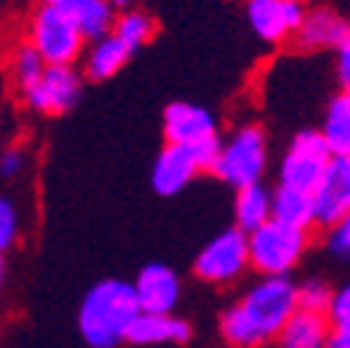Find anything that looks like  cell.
Wrapping results in <instances>:
<instances>
[{"instance_id":"44dd1931","label":"cell","mask_w":350,"mask_h":348,"mask_svg":"<svg viewBox=\"0 0 350 348\" xmlns=\"http://www.w3.org/2000/svg\"><path fill=\"white\" fill-rule=\"evenodd\" d=\"M9 81H12V90L23 98L31 86L39 81V75L45 73L48 62L42 59V53L31 45V42H20V45H14V51L9 53Z\"/></svg>"},{"instance_id":"f546056e","label":"cell","mask_w":350,"mask_h":348,"mask_svg":"<svg viewBox=\"0 0 350 348\" xmlns=\"http://www.w3.org/2000/svg\"><path fill=\"white\" fill-rule=\"evenodd\" d=\"M325 348H350V329H334Z\"/></svg>"},{"instance_id":"484cf974","label":"cell","mask_w":350,"mask_h":348,"mask_svg":"<svg viewBox=\"0 0 350 348\" xmlns=\"http://www.w3.org/2000/svg\"><path fill=\"white\" fill-rule=\"evenodd\" d=\"M28 170V151L23 145H6L0 151V179H20Z\"/></svg>"},{"instance_id":"7c38bea8","label":"cell","mask_w":350,"mask_h":348,"mask_svg":"<svg viewBox=\"0 0 350 348\" xmlns=\"http://www.w3.org/2000/svg\"><path fill=\"white\" fill-rule=\"evenodd\" d=\"M203 170L200 159L195 156V151L184 148V145H172L167 142L156 162H153V170H150V187L153 192H159L161 198H172L184 192L195 179L198 173Z\"/></svg>"},{"instance_id":"4dcf8cb0","label":"cell","mask_w":350,"mask_h":348,"mask_svg":"<svg viewBox=\"0 0 350 348\" xmlns=\"http://www.w3.org/2000/svg\"><path fill=\"white\" fill-rule=\"evenodd\" d=\"M42 6H59V9H72L75 3H81V0H39Z\"/></svg>"},{"instance_id":"603a6c76","label":"cell","mask_w":350,"mask_h":348,"mask_svg":"<svg viewBox=\"0 0 350 348\" xmlns=\"http://www.w3.org/2000/svg\"><path fill=\"white\" fill-rule=\"evenodd\" d=\"M114 34L125 42V45L131 48V51H139V48H145L148 42L156 36V20H153V14H148L145 9H125V12H120L117 14V23H114Z\"/></svg>"},{"instance_id":"8992f818","label":"cell","mask_w":350,"mask_h":348,"mask_svg":"<svg viewBox=\"0 0 350 348\" xmlns=\"http://www.w3.org/2000/svg\"><path fill=\"white\" fill-rule=\"evenodd\" d=\"M161 128H164L167 142L195 151L203 170H211L217 153H220L223 137H220L214 114L206 106L192 103V101H172L161 114Z\"/></svg>"},{"instance_id":"ac0fdd59","label":"cell","mask_w":350,"mask_h":348,"mask_svg":"<svg viewBox=\"0 0 350 348\" xmlns=\"http://www.w3.org/2000/svg\"><path fill=\"white\" fill-rule=\"evenodd\" d=\"M267 221H273V190H267L261 182L237 190V198H234V223H237V229L250 234L258 226H265Z\"/></svg>"},{"instance_id":"4316f807","label":"cell","mask_w":350,"mask_h":348,"mask_svg":"<svg viewBox=\"0 0 350 348\" xmlns=\"http://www.w3.org/2000/svg\"><path fill=\"white\" fill-rule=\"evenodd\" d=\"M328 321L334 329H350V282L342 284L339 290H334L331 307H328Z\"/></svg>"},{"instance_id":"d6986e66","label":"cell","mask_w":350,"mask_h":348,"mask_svg":"<svg viewBox=\"0 0 350 348\" xmlns=\"http://www.w3.org/2000/svg\"><path fill=\"white\" fill-rule=\"evenodd\" d=\"M320 132L334 156H350V90H342L328 101Z\"/></svg>"},{"instance_id":"9a60e30c","label":"cell","mask_w":350,"mask_h":348,"mask_svg":"<svg viewBox=\"0 0 350 348\" xmlns=\"http://www.w3.org/2000/svg\"><path fill=\"white\" fill-rule=\"evenodd\" d=\"M192 340L189 321L178 315H159V312H142L137 323L131 326L128 345L137 348H159V345H187Z\"/></svg>"},{"instance_id":"6da1fadb","label":"cell","mask_w":350,"mask_h":348,"mask_svg":"<svg viewBox=\"0 0 350 348\" xmlns=\"http://www.w3.org/2000/svg\"><path fill=\"white\" fill-rule=\"evenodd\" d=\"M297 307V284L289 276H258L220 315V337L228 348H267Z\"/></svg>"},{"instance_id":"2e32d148","label":"cell","mask_w":350,"mask_h":348,"mask_svg":"<svg viewBox=\"0 0 350 348\" xmlns=\"http://www.w3.org/2000/svg\"><path fill=\"white\" fill-rule=\"evenodd\" d=\"M131 56H134V51H131L125 42L111 31V34H106L100 39H92L90 45H86V53L81 59V73H83L86 81L100 84V81L114 78L128 64Z\"/></svg>"},{"instance_id":"7402d4cb","label":"cell","mask_w":350,"mask_h":348,"mask_svg":"<svg viewBox=\"0 0 350 348\" xmlns=\"http://www.w3.org/2000/svg\"><path fill=\"white\" fill-rule=\"evenodd\" d=\"M70 12L78 20L81 31L86 34L90 42L111 34L114 23H117V14H120L111 0H81V3H75Z\"/></svg>"},{"instance_id":"ffe728a7","label":"cell","mask_w":350,"mask_h":348,"mask_svg":"<svg viewBox=\"0 0 350 348\" xmlns=\"http://www.w3.org/2000/svg\"><path fill=\"white\" fill-rule=\"evenodd\" d=\"M273 217L300 229L314 226V192L278 184L273 190Z\"/></svg>"},{"instance_id":"d4e9b609","label":"cell","mask_w":350,"mask_h":348,"mask_svg":"<svg viewBox=\"0 0 350 348\" xmlns=\"http://www.w3.org/2000/svg\"><path fill=\"white\" fill-rule=\"evenodd\" d=\"M334 298V287L325 284L323 279H306L297 284V303L300 310H312V312H328Z\"/></svg>"},{"instance_id":"30bf717a","label":"cell","mask_w":350,"mask_h":348,"mask_svg":"<svg viewBox=\"0 0 350 348\" xmlns=\"http://www.w3.org/2000/svg\"><path fill=\"white\" fill-rule=\"evenodd\" d=\"M245 20L250 31L267 45H289L306 12V0H245Z\"/></svg>"},{"instance_id":"83f0119b","label":"cell","mask_w":350,"mask_h":348,"mask_svg":"<svg viewBox=\"0 0 350 348\" xmlns=\"http://www.w3.org/2000/svg\"><path fill=\"white\" fill-rule=\"evenodd\" d=\"M325 245L334 256H342V259L350 256V214L342 217L331 229H325Z\"/></svg>"},{"instance_id":"52a82bcc","label":"cell","mask_w":350,"mask_h":348,"mask_svg":"<svg viewBox=\"0 0 350 348\" xmlns=\"http://www.w3.org/2000/svg\"><path fill=\"white\" fill-rule=\"evenodd\" d=\"M250 268V245H247V234L237 226L214 234L195 256L192 262V273L195 279H200L203 284L211 287H231L237 284Z\"/></svg>"},{"instance_id":"3957f363","label":"cell","mask_w":350,"mask_h":348,"mask_svg":"<svg viewBox=\"0 0 350 348\" xmlns=\"http://www.w3.org/2000/svg\"><path fill=\"white\" fill-rule=\"evenodd\" d=\"M270 167V140L267 132L256 123H242L223 137L220 153H217L211 173L223 184L242 190L258 184Z\"/></svg>"},{"instance_id":"9c48e42d","label":"cell","mask_w":350,"mask_h":348,"mask_svg":"<svg viewBox=\"0 0 350 348\" xmlns=\"http://www.w3.org/2000/svg\"><path fill=\"white\" fill-rule=\"evenodd\" d=\"M83 73L75 64H48L39 81L20 98L31 112L45 117H62L67 114L81 92H83Z\"/></svg>"},{"instance_id":"5bb4252c","label":"cell","mask_w":350,"mask_h":348,"mask_svg":"<svg viewBox=\"0 0 350 348\" xmlns=\"http://www.w3.org/2000/svg\"><path fill=\"white\" fill-rule=\"evenodd\" d=\"M347 28V20L331 9V6H314L306 12L295 39H292V48L300 53H323V51H334L339 45V39Z\"/></svg>"},{"instance_id":"277c9868","label":"cell","mask_w":350,"mask_h":348,"mask_svg":"<svg viewBox=\"0 0 350 348\" xmlns=\"http://www.w3.org/2000/svg\"><path fill=\"white\" fill-rule=\"evenodd\" d=\"M250 268L258 276H289L312 245L309 229L284 223L278 217L247 234Z\"/></svg>"},{"instance_id":"d6a6232c","label":"cell","mask_w":350,"mask_h":348,"mask_svg":"<svg viewBox=\"0 0 350 348\" xmlns=\"http://www.w3.org/2000/svg\"><path fill=\"white\" fill-rule=\"evenodd\" d=\"M6 282V253H0V290H3Z\"/></svg>"},{"instance_id":"4fadbf2b","label":"cell","mask_w":350,"mask_h":348,"mask_svg":"<svg viewBox=\"0 0 350 348\" xmlns=\"http://www.w3.org/2000/svg\"><path fill=\"white\" fill-rule=\"evenodd\" d=\"M134 290H137L142 312L170 315V312H175V307H178V301H181V279L164 262L145 265L134 282Z\"/></svg>"},{"instance_id":"7a4b0ae2","label":"cell","mask_w":350,"mask_h":348,"mask_svg":"<svg viewBox=\"0 0 350 348\" xmlns=\"http://www.w3.org/2000/svg\"><path fill=\"white\" fill-rule=\"evenodd\" d=\"M142 315L134 282L103 279L86 290L78 307V332L90 348H120Z\"/></svg>"},{"instance_id":"e0dca14e","label":"cell","mask_w":350,"mask_h":348,"mask_svg":"<svg viewBox=\"0 0 350 348\" xmlns=\"http://www.w3.org/2000/svg\"><path fill=\"white\" fill-rule=\"evenodd\" d=\"M334 326L325 312H312V310H300L284 323L275 348H325Z\"/></svg>"},{"instance_id":"ba28073f","label":"cell","mask_w":350,"mask_h":348,"mask_svg":"<svg viewBox=\"0 0 350 348\" xmlns=\"http://www.w3.org/2000/svg\"><path fill=\"white\" fill-rule=\"evenodd\" d=\"M334 159V151L328 148L323 132H314V128H303L297 132L278 164V184L284 187H295V190H306L314 192V187L320 184L323 173L328 170Z\"/></svg>"},{"instance_id":"cb8c5ba5","label":"cell","mask_w":350,"mask_h":348,"mask_svg":"<svg viewBox=\"0 0 350 348\" xmlns=\"http://www.w3.org/2000/svg\"><path fill=\"white\" fill-rule=\"evenodd\" d=\"M23 234V214L9 195H0V253H9Z\"/></svg>"},{"instance_id":"1f68e13d","label":"cell","mask_w":350,"mask_h":348,"mask_svg":"<svg viewBox=\"0 0 350 348\" xmlns=\"http://www.w3.org/2000/svg\"><path fill=\"white\" fill-rule=\"evenodd\" d=\"M111 3H114V9H117V12H125V9H134L137 0H111Z\"/></svg>"},{"instance_id":"8fae6325","label":"cell","mask_w":350,"mask_h":348,"mask_svg":"<svg viewBox=\"0 0 350 348\" xmlns=\"http://www.w3.org/2000/svg\"><path fill=\"white\" fill-rule=\"evenodd\" d=\"M350 214V156H334L314 187V226L331 229Z\"/></svg>"},{"instance_id":"f1b7e54d","label":"cell","mask_w":350,"mask_h":348,"mask_svg":"<svg viewBox=\"0 0 350 348\" xmlns=\"http://www.w3.org/2000/svg\"><path fill=\"white\" fill-rule=\"evenodd\" d=\"M334 62H336V81L342 90H350V23L339 39V45L334 48Z\"/></svg>"},{"instance_id":"5b68a950","label":"cell","mask_w":350,"mask_h":348,"mask_svg":"<svg viewBox=\"0 0 350 348\" xmlns=\"http://www.w3.org/2000/svg\"><path fill=\"white\" fill-rule=\"evenodd\" d=\"M28 42L48 64H78L86 53V45H90V39L81 31L70 9L42 3L28 20Z\"/></svg>"}]
</instances>
